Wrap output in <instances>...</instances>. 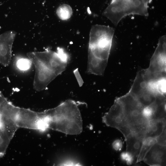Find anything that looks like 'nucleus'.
I'll return each mask as SVG.
<instances>
[{
	"instance_id": "1",
	"label": "nucleus",
	"mask_w": 166,
	"mask_h": 166,
	"mask_svg": "<svg viewBox=\"0 0 166 166\" xmlns=\"http://www.w3.org/2000/svg\"><path fill=\"white\" fill-rule=\"evenodd\" d=\"M78 104L68 100L56 107L41 112L45 127L69 135H75L83 130Z\"/></svg>"
},
{
	"instance_id": "2",
	"label": "nucleus",
	"mask_w": 166,
	"mask_h": 166,
	"mask_svg": "<svg viewBox=\"0 0 166 166\" xmlns=\"http://www.w3.org/2000/svg\"><path fill=\"white\" fill-rule=\"evenodd\" d=\"M114 29L96 25L92 28L88 49V66L98 72L105 71L111 49Z\"/></svg>"
},
{
	"instance_id": "3",
	"label": "nucleus",
	"mask_w": 166,
	"mask_h": 166,
	"mask_svg": "<svg viewBox=\"0 0 166 166\" xmlns=\"http://www.w3.org/2000/svg\"><path fill=\"white\" fill-rule=\"evenodd\" d=\"M150 0H112L103 15L115 26L124 17L135 14L148 16Z\"/></svg>"
},
{
	"instance_id": "4",
	"label": "nucleus",
	"mask_w": 166,
	"mask_h": 166,
	"mask_svg": "<svg viewBox=\"0 0 166 166\" xmlns=\"http://www.w3.org/2000/svg\"><path fill=\"white\" fill-rule=\"evenodd\" d=\"M116 98L122 105L126 121L131 132L145 136L149 120L142 115L144 107L129 92Z\"/></svg>"
},
{
	"instance_id": "5",
	"label": "nucleus",
	"mask_w": 166,
	"mask_h": 166,
	"mask_svg": "<svg viewBox=\"0 0 166 166\" xmlns=\"http://www.w3.org/2000/svg\"><path fill=\"white\" fill-rule=\"evenodd\" d=\"M28 57H32L57 76L66 69L69 59L68 54L61 48L57 52L48 50L43 52H30Z\"/></svg>"
},
{
	"instance_id": "6",
	"label": "nucleus",
	"mask_w": 166,
	"mask_h": 166,
	"mask_svg": "<svg viewBox=\"0 0 166 166\" xmlns=\"http://www.w3.org/2000/svg\"><path fill=\"white\" fill-rule=\"evenodd\" d=\"M166 38L164 35L159 39L148 67L141 70L144 77L150 79L166 76Z\"/></svg>"
},
{
	"instance_id": "7",
	"label": "nucleus",
	"mask_w": 166,
	"mask_h": 166,
	"mask_svg": "<svg viewBox=\"0 0 166 166\" xmlns=\"http://www.w3.org/2000/svg\"><path fill=\"white\" fill-rule=\"evenodd\" d=\"M102 121L107 126L118 130L125 138L131 132L126 121L122 105L117 98L108 112L102 117Z\"/></svg>"
},
{
	"instance_id": "8",
	"label": "nucleus",
	"mask_w": 166,
	"mask_h": 166,
	"mask_svg": "<svg viewBox=\"0 0 166 166\" xmlns=\"http://www.w3.org/2000/svg\"><path fill=\"white\" fill-rule=\"evenodd\" d=\"M34 64L35 74L33 82V88L36 90L41 91L46 89L49 84L57 76L47 69L36 59L28 57Z\"/></svg>"
},
{
	"instance_id": "9",
	"label": "nucleus",
	"mask_w": 166,
	"mask_h": 166,
	"mask_svg": "<svg viewBox=\"0 0 166 166\" xmlns=\"http://www.w3.org/2000/svg\"><path fill=\"white\" fill-rule=\"evenodd\" d=\"M16 33L6 31L0 35V64L6 66L10 63L12 49Z\"/></svg>"
},
{
	"instance_id": "10",
	"label": "nucleus",
	"mask_w": 166,
	"mask_h": 166,
	"mask_svg": "<svg viewBox=\"0 0 166 166\" xmlns=\"http://www.w3.org/2000/svg\"><path fill=\"white\" fill-rule=\"evenodd\" d=\"M150 166L166 165V146L155 143L145 156L143 160Z\"/></svg>"
},
{
	"instance_id": "11",
	"label": "nucleus",
	"mask_w": 166,
	"mask_h": 166,
	"mask_svg": "<svg viewBox=\"0 0 166 166\" xmlns=\"http://www.w3.org/2000/svg\"><path fill=\"white\" fill-rule=\"evenodd\" d=\"M144 135L131 132L125 138L126 143V152L135 157H137L140 151Z\"/></svg>"
},
{
	"instance_id": "12",
	"label": "nucleus",
	"mask_w": 166,
	"mask_h": 166,
	"mask_svg": "<svg viewBox=\"0 0 166 166\" xmlns=\"http://www.w3.org/2000/svg\"><path fill=\"white\" fill-rule=\"evenodd\" d=\"M166 129V119H152L149 121L144 138H156Z\"/></svg>"
},
{
	"instance_id": "13",
	"label": "nucleus",
	"mask_w": 166,
	"mask_h": 166,
	"mask_svg": "<svg viewBox=\"0 0 166 166\" xmlns=\"http://www.w3.org/2000/svg\"><path fill=\"white\" fill-rule=\"evenodd\" d=\"M156 142V138L151 137L144 138L140 151L137 157L136 162L143 160L147 152Z\"/></svg>"
},
{
	"instance_id": "14",
	"label": "nucleus",
	"mask_w": 166,
	"mask_h": 166,
	"mask_svg": "<svg viewBox=\"0 0 166 166\" xmlns=\"http://www.w3.org/2000/svg\"><path fill=\"white\" fill-rule=\"evenodd\" d=\"M73 11L71 6L67 4H63L58 7L56 14L58 18L63 20H67L71 16Z\"/></svg>"
},
{
	"instance_id": "15",
	"label": "nucleus",
	"mask_w": 166,
	"mask_h": 166,
	"mask_svg": "<svg viewBox=\"0 0 166 166\" xmlns=\"http://www.w3.org/2000/svg\"><path fill=\"white\" fill-rule=\"evenodd\" d=\"M32 63V62L29 59L21 58L17 60L16 65L17 67L20 70L26 71L30 68Z\"/></svg>"
},
{
	"instance_id": "16",
	"label": "nucleus",
	"mask_w": 166,
	"mask_h": 166,
	"mask_svg": "<svg viewBox=\"0 0 166 166\" xmlns=\"http://www.w3.org/2000/svg\"><path fill=\"white\" fill-rule=\"evenodd\" d=\"M121 158L122 160L125 161L127 164L130 165L133 163L134 157L132 154L126 151L121 154Z\"/></svg>"
},
{
	"instance_id": "17",
	"label": "nucleus",
	"mask_w": 166,
	"mask_h": 166,
	"mask_svg": "<svg viewBox=\"0 0 166 166\" xmlns=\"http://www.w3.org/2000/svg\"><path fill=\"white\" fill-rule=\"evenodd\" d=\"M166 129H165L161 134L156 139V143L163 146H166Z\"/></svg>"
},
{
	"instance_id": "18",
	"label": "nucleus",
	"mask_w": 166,
	"mask_h": 166,
	"mask_svg": "<svg viewBox=\"0 0 166 166\" xmlns=\"http://www.w3.org/2000/svg\"><path fill=\"white\" fill-rule=\"evenodd\" d=\"M122 146V142L120 139L115 140L112 144V146L113 148L117 151H121V150Z\"/></svg>"
}]
</instances>
